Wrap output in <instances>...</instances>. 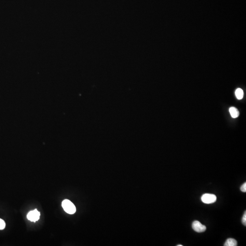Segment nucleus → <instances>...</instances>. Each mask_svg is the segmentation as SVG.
I'll list each match as a JSON object with an SVG mask.
<instances>
[{
  "label": "nucleus",
  "instance_id": "7",
  "mask_svg": "<svg viewBox=\"0 0 246 246\" xmlns=\"http://www.w3.org/2000/svg\"><path fill=\"white\" fill-rule=\"evenodd\" d=\"M244 91L241 88H238L236 89L235 91V95L237 98L240 100L244 97Z\"/></svg>",
  "mask_w": 246,
  "mask_h": 246
},
{
  "label": "nucleus",
  "instance_id": "11",
  "mask_svg": "<svg viewBox=\"0 0 246 246\" xmlns=\"http://www.w3.org/2000/svg\"><path fill=\"white\" fill-rule=\"evenodd\" d=\"M177 246H183V245H177Z\"/></svg>",
  "mask_w": 246,
  "mask_h": 246
},
{
  "label": "nucleus",
  "instance_id": "3",
  "mask_svg": "<svg viewBox=\"0 0 246 246\" xmlns=\"http://www.w3.org/2000/svg\"><path fill=\"white\" fill-rule=\"evenodd\" d=\"M40 216V213L37 209L30 211L27 215V218L29 220L35 222L39 220Z\"/></svg>",
  "mask_w": 246,
  "mask_h": 246
},
{
  "label": "nucleus",
  "instance_id": "10",
  "mask_svg": "<svg viewBox=\"0 0 246 246\" xmlns=\"http://www.w3.org/2000/svg\"><path fill=\"white\" fill-rule=\"evenodd\" d=\"M240 190L241 191H242V192H246V183H244L243 185L241 186V188H240Z\"/></svg>",
  "mask_w": 246,
  "mask_h": 246
},
{
  "label": "nucleus",
  "instance_id": "5",
  "mask_svg": "<svg viewBox=\"0 0 246 246\" xmlns=\"http://www.w3.org/2000/svg\"><path fill=\"white\" fill-rule=\"evenodd\" d=\"M229 112L231 116L233 118H236L238 117L239 114V112L238 110L235 107H231L229 109Z\"/></svg>",
  "mask_w": 246,
  "mask_h": 246
},
{
  "label": "nucleus",
  "instance_id": "1",
  "mask_svg": "<svg viewBox=\"0 0 246 246\" xmlns=\"http://www.w3.org/2000/svg\"><path fill=\"white\" fill-rule=\"evenodd\" d=\"M62 207L67 213L73 214L76 212V209L74 205L69 200H65L62 202Z\"/></svg>",
  "mask_w": 246,
  "mask_h": 246
},
{
  "label": "nucleus",
  "instance_id": "6",
  "mask_svg": "<svg viewBox=\"0 0 246 246\" xmlns=\"http://www.w3.org/2000/svg\"><path fill=\"white\" fill-rule=\"evenodd\" d=\"M237 245V241L233 238L227 239L224 245V246H236Z\"/></svg>",
  "mask_w": 246,
  "mask_h": 246
},
{
  "label": "nucleus",
  "instance_id": "4",
  "mask_svg": "<svg viewBox=\"0 0 246 246\" xmlns=\"http://www.w3.org/2000/svg\"><path fill=\"white\" fill-rule=\"evenodd\" d=\"M192 227L195 231L198 233L204 232L207 229V227L205 225H203L200 222L197 221L193 222Z\"/></svg>",
  "mask_w": 246,
  "mask_h": 246
},
{
  "label": "nucleus",
  "instance_id": "9",
  "mask_svg": "<svg viewBox=\"0 0 246 246\" xmlns=\"http://www.w3.org/2000/svg\"><path fill=\"white\" fill-rule=\"evenodd\" d=\"M242 223L243 224H244L245 226H246V211H245L244 214V216H243V218H242Z\"/></svg>",
  "mask_w": 246,
  "mask_h": 246
},
{
  "label": "nucleus",
  "instance_id": "2",
  "mask_svg": "<svg viewBox=\"0 0 246 246\" xmlns=\"http://www.w3.org/2000/svg\"><path fill=\"white\" fill-rule=\"evenodd\" d=\"M201 200L204 203L209 204L215 203L217 200V197L215 195L206 193L202 196Z\"/></svg>",
  "mask_w": 246,
  "mask_h": 246
},
{
  "label": "nucleus",
  "instance_id": "8",
  "mask_svg": "<svg viewBox=\"0 0 246 246\" xmlns=\"http://www.w3.org/2000/svg\"><path fill=\"white\" fill-rule=\"evenodd\" d=\"M5 226V222L2 219L0 218V230H3L4 229Z\"/></svg>",
  "mask_w": 246,
  "mask_h": 246
}]
</instances>
